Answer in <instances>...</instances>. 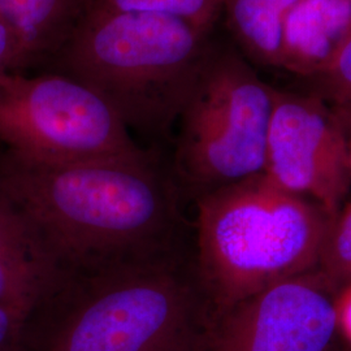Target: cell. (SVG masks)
I'll return each instance as SVG.
<instances>
[{"mask_svg":"<svg viewBox=\"0 0 351 351\" xmlns=\"http://www.w3.org/2000/svg\"><path fill=\"white\" fill-rule=\"evenodd\" d=\"M206 34L162 13L93 7L53 60L106 101L129 132L169 138L207 55Z\"/></svg>","mask_w":351,"mask_h":351,"instance_id":"obj_4","label":"cell"},{"mask_svg":"<svg viewBox=\"0 0 351 351\" xmlns=\"http://www.w3.org/2000/svg\"><path fill=\"white\" fill-rule=\"evenodd\" d=\"M195 202L194 263L213 324L241 302L317 268L332 216L264 173Z\"/></svg>","mask_w":351,"mask_h":351,"instance_id":"obj_3","label":"cell"},{"mask_svg":"<svg viewBox=\"0 0 351 351\" xmlns=\"http://www.w3.org/2000/svg\"><path fill=\"white\" fill-rule=\"evenodd\" d=\"M263 173L337 215L350 190V156L339 116L324 98L275 93Z\"/></svg>","mask_w":351,"mask_h":351,"instance_id":"obj_7","label":"cell"},{"mask_svg":"<svg viewBox=\"0 0 351 351\" xmlns=\"http://www.w3.org/2000/svg\"><path fill=\"white\" fill-rule=\"evenodd\" d=\"M337 324L351 339V281L336 289Z\"/></svg>","mask_w":351,"mask_h":351,"instance_id":"obj_18","label":"cell"},{"mask_svg":"<svg viewBox=\"0 0 351 351\" xmlns=\"http://www.w3.org/2000/svg\"><path fill=\"white\" fill-rule=\"evenodd\" d=\"M223 3L224 0H95L94 5L119 12L168 14L208 33Z\"/></svg>","mask_w":351,"mask_h":351,"instance_id":"obj_13","label":"cell"},{"mask_svg":"<svg viewBox=\"0 0 351 351\" xmlns=\"http://www.w3.org/2000/svg\"><path fill=\"white\" fill-rule=\"evenodd\" d=\"M333 106L351 104V39L326 73L317 77Z\"/></svg>","mask_w":351,"mask_h":351,"instance_id":"obj_15","label":"cell"},{"mask_svg":"<svg viewBox=\"0 0 351 351\" xmlns=\"http://www.w3.org/2000/svg\"><path fill=\"white\" fill-rule=\"evenodd\" d=\"M336 112L339 116V120L343 125L346 139H348V147H349V156H350L351 165V104H341V106H333Z\"/></svg>","mask_w":351,"mask_h":351,"instance_id":"obj_19","label":"cell"},{"mask_svg":"<svg viewBox=\"0 0 351 351\" xmlns=\"http://www.w3.org/2000/svg\"><path fill=\"white\" fill-rule=\"evenodd\" d=\"M26 320L0 307V351H23Z\"/></svg>","mask_w":351,"mask_h":351,"instance_id":"obj_16","label":"cell"},{"mask_svg":"<svg viewBox=\"0 0 351 351\" xmlns=\"http://www.w3.org/2000/svg\"><path fill=\"white\" fill-rule=\"evenodd\" d=\"M62 278L33 228L0 197V307L27 322Z\"/></svg>","mask_w":351,"mask_h":351,"instance_id":"obj_9","label":"cell"},{"mask_svg":"<svg viewBox=\"0 0 351 351\" xmlns=\"http://www.w3.org/2000/svg\"><path fill=\"white\" fill-rule=\"evenodd\" d=\"M0 142L34 160L130 156L145 150L94 91L62 73L0 71Z\"/></svg>","mask_w":351,"mask_h":351,"instance_id":"obj_6","label":"cell"},{"mask_svg":"<svg viewBox=\"0 0 351 351\" xmlns=\"http://www.w3.org/2000/svg\"><path fill=\"white\" fill-rule=\"evenodd\" d=\"M337 289L351 281V201L330 219L316 268Z\"/></svg>","mask_w":351,"mask_h":351,"instance_id":"obj_14","label":"cell"},{"mask_svg":"<svg viewBox=\"0 0 351 351\" xmlns=\"http://www.w3.org/2000/svg\"><path fill=\"white\" fill-rule=\"evenodd\" d=\"M276 90L233 52H207L177 119L171 169L185 198L261 175Z\"/></svg>","mask_w":351,"mask_h":351,"instance_id":"obj_5","label":"cell"},{"mask_svg":"<svg viewBox=\"0 0 351 351\" xmlns=\"http://www.w3.org/2000/svg\"><path fill=\"white\" fill-rule=\"evenodd\" d=\"M336 288L317 269L220 316L204 351H326L339 330Z\"/></svg>","mask_w":351,"mask_h":351,"instance_id":"obj_8","label":"cell"},{"mask_svg":"<svg viewBox=\"0 0 351 351\" xmlns=\"http://www.w3.org/2000/svg\"><path fill=\"white\" fill-rule=\"evenodd\" d=\"M350 39L351 0H300L284 23L278 66L317 78Z\"/></svg>","mask_w":351,"mask_h":351,"instance_id":"obj_10","label":"cell"},{"mask_svg":"<svg viewBox=\"0 0 351 351\" xmlns=\"http://www.w3.org/2000/svg\"><path fill=\"white\" fill-rule=\"evenodd\" d=\"M213 328L184 250L63 276L27 319L23 351H204Z\"/></svg>","mask_w":351,"mask_h":351,"instance_id":"obj_2","label":"cell"},{"mask_svg":"<svg viewBox=\"0 0 351 351\" xmlns=\"http://www.w3.org/2000/svg\"><path fill=\"white\" fill-rule=\"evenodd\" d=\"M0 197L63 276L188 250L182 190L155 150L71 162L0 155Z\"/></svg>","mask_w":351,"mask_h":351,"instance_id":"obj_1","label":"cell"},{"mask_svg":"<svg viewBox=\"0 0 351 351\" xmlns=\"http://www.w3.org/2000/svg\"><path fill=\"white\" fill-rule=\"evenodd\" d=\"M95 0H0V19L21 45V63L55 58L88 16Z\"/></svg>","mask_w":351,"mask_h":351,"instance_id":"obj_11","label":"cell"},{"mask_svg":"<svg viewBox=\"0 0 351 351\" xmlns=\"http://www.w3.org/2000/svg\"><path fill=\"white\" fill-rule=\"evenodd\" d=\"M21 62L20 40L12 27L0 19V71H7Z\"/></svg>","mask_w":351,"mask_h":351,"instance_id":"obj_17","label":"cell"},{"mask_svg":"<svg viewBox=\"0 0 351 351\" xmlns=\"http://www.w3.org/2000/svg\"><path fill=\"white\" fill-rule=\"evenodd\" d=\"M300 0H224L228 23L252 58L278 66L284 23Z\"/></svg>","mask_w":351,"mask_h":351,"instance_id":"obj_12","label":"cell"}]
</instances>
